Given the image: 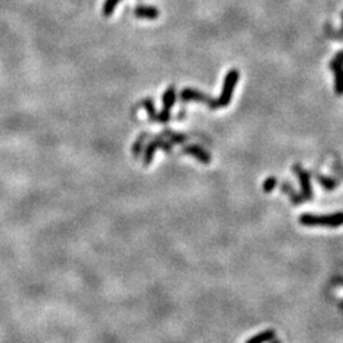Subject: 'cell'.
Returning <instances> with one entry per match:
<instances>
[{
  "label": "cell",
  "mask_w": 343,
  "mask_h": 343,
  "mask_svg": "<svg viewBox=\"0 0 343 343\" xmlns=\"http://www.w3.org/2000/svg\"><path fill=\"white\" fill-rule=\"evenodd\" d=\"M299 223L304 226H327V228H338L343 225V211L329 215L302 214L299 217Z\"/></svg>",
  "instance_id": "1"
},
{
  "label": "cell",
  "mask_w": 343,
  "mask_h": 343,
  "mask_svg": "<svg viewBox=\"0 0 343 343\" xmlns=\"http://www.w3.org/2000/svg\"><path fill=\"white\" fill-rule=\"evenodd\" d=\"M238 80H239V71L233 69V70L229 71L225 76V80H224V87L223 92H221L220 97L217 98V104H219V108H223L226 107L232 100L233 91H234V87L237 85Z\"/></svg>",
  "instance_id": "2"
},
{
  "label": "cell",
  "mask_w": 343,
  "mask_h": 343,
  "mask_svg": "<svg viewBox=\"0 0 343 343\" xmlns=\"http://www.w3.org/2000/svg\"><path fill=\"white\" fill-rule=\"evenodd\" d=\"M294 173L296 174L299 178L300 187H301V197L304 199L310 201L313 198V190H311V182H310V174L304 169L300 164H295L293 167Z\"/></svg>",
  "instance_id": "3"
},
{
  "label": "cell",
  "mask_w": 343,
  "mask_h": 343,
  "mask_svg": "<svg viewBox=\"0 0 343 343\" xmlns=\"http://www.w3.org/2000/svg\"><path fill=\"white\" fill-rule=\"evenodd\" d=\"M158 149H163L164 151L170 152L172 151V143L168 140H164L163 138H158L155 140H152L147 147H145L144 154V165H149L152 160V156L155 154Z\"/></svg>",
  "instance_id": "4"
},
{
  "label": "cell",
  "mask_w": 343,
  "mask_h": 343,
  "mask_svg": "<svg viewBox=\"0 0 343 343\" xmlns=\"http://www.w3.org/2000/svg\"><path fill=\"white\" fill-rule=\"evenodd\" d=\"M174 102H176V89H174V87H169L163 96V111L158 114L156 122H168L169 121V112L170 108L173 107Z\"/></svg>",
  "instance_id": "5"
},
{
  "label": "cell",
  "mask_w": 343,
  "mask_h": 343,
  "mask_svg": "<svg viewBox=\"0 0 343 343\" xmlns=\"http://www.w3.org/2000/svg\"><path fill=\"white\" fill-rule=\"evenodd\" d=\"M329 69L335 73V92L341 96L343 94V64L333 57L329 61Z\"/></svg>",
  "instance_id": "6"
},
{
  "label": "cell",
  "mask_w": 343,
  "mask_h": 343,
  "mask_svg": "<svg viewBox=\"0 0 343 343\" xmlns=\"http://www.w3.org/2000/svg\"><path fill=\"white\" fill-rule=\"evenodd\" d=\"M182 151L185 154H188V155H192L195 159H197L203 164H208L211 161V155L208 154V151H206L203 147H197V145H188V147H183Z\"/></svg>",
  "instance_id": "7"
},
{
  "label": "cell",
  "mask_w": 343,
  "mask_h": 343,
  "mask_svg": "<svg viewBox=\"0 0 343 343\" xmlns=\"http://www.w3.org/2000/svg\"><path fill=\"white\" fill-rule=\"evenodd\" d=\"M135 15L141 19H155L159 15V10L155 6H145V5H139L135 9Z\"/></svg>",
  "instance_id": "8"
},
{
  "label": "cell",
  "mask_w": 343,
  "mask_h": 343,
  "mask_svg": "<svg viewBox=\"0 0 343 343\" xmlns=\"http://www.w3.org/2000/svg\"><path fill=\"white\" fill-rule=\"evenodd\" d=\"M276 338V332L273 329H267V331L261 332L258 335L253 336L245 343H267L271 342Z\"/></svg>",
  "instance_id": "9"
},
{
  "label": "cell",
  "mask_w": 343,
  "mask_h": 343,
  "mask_svg": "<svg viewBox=\"0 0 343 343\" xmlns=\"http://www.w3.org/2000/svg\"><path fill=\"white\" fill-rule=\"evenodd\" d=\"M281 191L284 192V194L288 195L289 197H290L291 202L295 203V205H297V203H301L302 201H304V198H302L300 195H297L296 192H295V190L293 188V186L290 185L289 182H284L281 185Z\"/></svg>",
  "instance_id": "10"
},
{
  "label": "cell",
  "mask_w": 343,
  "mask_h": 343,
  "mask_svg": "<svg viewBox=\"0 0 343 343\" xmlns=\"http://www.w3.org/2000/svg\"><path fill=\"white\" fill-rule=\"evenodd\" d=\"M317 181L326 191H333L336 190V187H337V181L331 178V177H326L320 174V176L317 177Z\"/></svg>",
  "instance_id": "11"
},
{
  "label": "cell",
  "mask_w": 343,
  "mask_h": 343,
  "mask_svg": "<svg viewBox=\"0 0 343 343\" xmlns=\"http://www.w3.org/2000/svg\"><path fill=\"white\" fill-rule=\"evenodd\" d=\"M141 104L144 106V108L147 111V114H149L150 121H158V114L155 112V108H154V104H152V100L150 99H145L141 102Z\"/></svg>",
  "instance_id": "12"
},
{
  "label": "cell",
  "mask_w": 343,
  "mask_h": 343,
  "mask_svg": "<svg viewBox=\"0 0 343 343\" xmlns=\"http://www.w3.org/2000/svg\"><path fill=\"white\" fill-rule=\"evenodd\" d=\"M145 140H147V134H141V135L139 136L138 140H136L135 143H134V145H132V154L135 155V159L140 155L141 150H143V147H144Z\"/></svg>",
  "instance_id": "13"
},
{
  "label": "cell",
  "mask_w": 343,
  "mask_h": 343,
  "mask_svg": "<svg viewBox=\"0 0 343 343\" xmlns=\"http://www.w3.org/2000/svg\"><path fill=\"white\" fill-rule=\"evenodd\" d=\"M277 183H279V181H277L276 177L271 176L268 177V178H266L263 182V192H266V194L272 192V191L276 188V186H277Z\"/></svg>",
  "instance_id": "14"
},
{
  "label": "cell",
  "mask_w": 343,
  "mask_h": 343,
  "mask_svg": "<svg viewBox=\"0 0 343 343\" xmlns=\"http://www.w3.org/2000/svg\"><path fill=\"white\" fill-rule=\"evenodd\" d=\"M118 1L120 0H106L104 5H103V14L106 15V17H109L113 13L114 9H116V6H117Z\"/></svg>",
  "instance_id": "15"
},
{
  "label": "cell",
  "mask_w": 343,
  "mask_h": 343,
  "mask_svg": "<svg viewBox=\"0 0 343 343\" xmlns=\"http://www.w3.org/2000/svg\"><path fill=\"white\" fill-rule=\"evenodd\" d=\"M165 135L169 136L170 143H174V144H181V143L187 140V138H186L185 135H181V134H173V132H170V131L165 132Z\"/></svg>",
  "instance_id": "16"
},
{
  "label": "cell",
  "mask_w": 343,
  "mask_h": 343,
  "mask_svg": "<svg viewBox=\"0 0 343 343\" xmlns=\"http://www.w3.org/2000/svg\"><path fill=\"white\" fill-rule=\"evenodd\" d=\"M335 59L337 60L338 62H341V64H343V51H340V52L336 53Z\"/></svg>",
  "instance_id": "17"
},
{
  "label": "cell",
  "mask_w": 343,
  "mask_h": 343,
  "mask_svg": "<svg viewBox=\"0 0 343 343\" xmlns=\"http://www.w3.org/2000/svg\"><path fill=\"white\" fill-rule=\"evenodd\" d=\"M271 343H281V341H280V340L276 341V338H275V340H273V341H271Z\"/></svg>",
  "instance_id": "18"
},
{
  "label": "cell",
  "mask_w": 343,
  "mask_h": 343,
  "mask_svg": "<svg viewBox=\"0 0 343 343\" xmlns=\"http://www.w3.org/2000/svg\"><path fill=\"white\" fill-rule=\"evenodd\" d=\"M342 30H343V24H342Z\"/></svg>",
  "instance_id": "19"
},
{
  "label": "cell",
  "mask_w": 343,
  "mask_h": 343,
  "mask_svg": "<svg viewBox=\"0 0 343 343\" xmlns=\"http://www.w3.org/2000/svg\"><path fill=\"white\" fill-rule=\"evenodd\" d=\"M342 18H343V13H342Z\"/></svg>",
  "instance_id": "20"
}]
</instances>
